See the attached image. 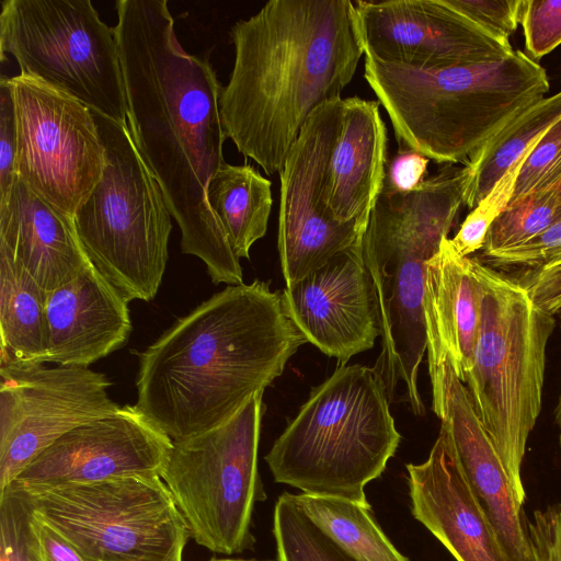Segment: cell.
<instances>
[{
	"mask_svg": "<svg viewBox=\"0 0 561 561\" xmlns=\"http://www.w3.org/2000/svg\"><path fill=\"white\" fill-rule=\"evenodd\" d=\"M282 300L306 340L341 365L374 347L381 334L378 300L362 245L286 285Z\"/></svg>",
	"mask_w": 561,
	"mask_h": 561,
	"instance_id": "cell-17",
	"label": "cell"
},
{
	"mask_svg": "<svg viewBox=\"0 0 561 561\" xmlns=\"http://www.w3.org/2000/svg\"><path fill=\"white\" fill-rule=\"evenodd\" d=\"M556 421L559 427V444L561 449V396L556 411Z\"/></svg>",
	"mask_w": 561,
	"mask_h": 561,
	"instance_id": "cell-41",
	"label": "cell"
},
{
	"mask_svg": "<svg viewBox=\"0 0 561 561\" xmlns=\"http://www.w3.org/2000/svg\"><path fill=\"white\" fill-rule=\"evenodd\" d=\"M273 535L277 561H352L317 528L288 492L275 503Z\"/></svg>",
	"mask_w": 561,
	"mask_h": 561,
	"instance_id": "cell-29",
	"label": "cell"
},
{
	"mask_svg": "<svg viewBox=\"0 0 561 561\" xmlns=\"http://www.w3.org/2000/svg\"><path fill=\"white\" fill-rule=\"evenodd\" d=\"M4 79L14 103L18 178L45 202L73 217L105 165L92 110L34 77L19 73Z\"/></svg>",
	"mask_w": 561,
	"mask_h": 561,
	"instance_id": "cell-12",
	"label": "cell"
},
{
	"mask_svg": "<svg viewBox=\"0 0 561 561\" xmlns=\"http://www.w3.org/2000/svg\"><path fill=\"white\" fill-rule=\"evenodd\" d=\"M263 392L231 419L173 442L161 474L191 537L208 550L236 554L252 549V514L266 493L257 453Z\"/></svg>",
	"mask_w": 561,
	"mask_h": 561,
	"instance_id": "cell-10",
	"label": "cell"
},
{
	"mask_svg": "<svg viewBox=\"0 0 561 561\" xmlns=\"http://www.w3.org/2000/svg\"><path fill=\"white\" fill-rule=\"evenodd\" d=\"M379 106L358 96L343 99L325 184V202L337 222L368 221L383 187L388 138Z\"/></svg>",
	"mask_w": 561,
	"mask_h": 561,
	"instance_id": "cell-21",
	"label": "cell"
},
{
	"mask_svg": "<svg viewBox=\"0 0 561 561\" xmlns=\"http://www.w3.org/2000/svg\"><path fill=\"white\" fill-rule=\"evenodd\" d=\"M433 411L455 447L465 476L513 561H533L527 524L503 461L448 356L430 368Z\"/></svg>",
	"mask_w": 561,
	"mask_h": 561,
	"instance_id": "cell-18",
	"label": "cell"
},
{
	"mask_svg": "<svg viewBox=\"0 0 561 561\" xmlns=\"http://www.w3.org/2000/svg\"><path fill=\"white\" fill-rule=\"evenodd\" d=\"M114 26L133 140L181 230V251L213 284H243L240 259L207 199L224 160L222 85L208 61L178 41L165 0H118Z\"/></svg>",
	"mask_w": 561,
	"mask_h": 561,
	"instance_id": "cell-1",
	"label": "cell"
},
{
	"mask_svg": "<svg viewBox=\"0 0 561 561\" xmlns=\"http://www.w3.org/2000/svg\"><path fill=\"white\" fill-rule=\"evenodd\" d=\"M173 440L135 404L72 428L38 454L10 483L21 488L160 476Z\"/></svg>",
	"mask_w": 561,
	"mask_h": 561,
	"instance_id": "cell-16",
	"label": "cell"
},
{
	"mask_svg": "<svg viewBox=\"0 0 561 561\" xmlns=\"http://www.w3.org/2000/svg\"><path fill=\"white\" fill-rule=\"evenodd\" d=\"M547 191H551L553 192L554 194L561 196V176L559 178V180L551 186L549 187Z\"/></svg>",
	"mask_w": 561,
	"mask_h": 561,
	"instance_id": "cell-42",
	"label": "cell"
},
{
	"mask_svg": "<svg viewBox=\"0 0 561 561\" xmlns=\"http://www.w3.org/2000/svg\"><path fill=\"white\" fill-rule=\"evenodd\" d=\"M89 367L0 365V490L72 428L121 409Z\"/></svg>",
	"mask_w": 561,
	"mask_h": 561,
	"instance_id": "cell-13",
	"label": "cell"
},
{
	"mask_svg": "<svg viewBox=\"0 0 561 561\" xmlns=\"http://www.w3.org/2000/svg\"><path fill=\"white\" fill-rule=\"evenodd\" d=\"M18 488L84 561H182L191 535L160 476Z\"/></svg>",
	"mask_w": 561,
	"mask_h": 561,
	"instance_id": "cell-9",
	"label": "cell"
},
{
	"mask_svg": "<svg viewBox=\"0 0 561 561\" xmlns=\"http://www.w3.org/2000/svg\"><path fill=\"white\" fill-rule=\"evenodd\" d=\"M32 526L42 561H84L67 538L34 513Z\"/></svg>",
	"mask_w": 561,
	"mask_h": 561,
	"instance_id": "cell-40",
	"label": "cell"
},
{
	"mask_svg": "<svg viewBox=\"0 0 561 561\" xmlns=\"http://www.w3.org/2000/svg\"><path fill=\"white\" fill-rule=\"evenodd\" d=\"M208 203L220 220L238 259L264 237L272 210L271 181L250 164L225 163L207 188Z\"/></svg>",
	"mask_w": 561,
	"mask_h": 561,
	"instance_id": "cell-25",
	"label": "cell"
},
{
	"mask_svg": "<svg viewBox=\"0 0 561 561\" xmlns=\"http://www.w3.org/2000/svg\"><path fill=\"white\" fill-rule=\"evenodd\" d=\"M486 32L508 39L520 24L523 0H447Z\"/></svg>",
	"mask_w": 561,
	"mask_h": 561,
	"instance_id": "cell-35",
	"label": "cell"
},
{
	"mask_svg": "<svg viewBox=\"0 0 561 561\" xmlns=\"http://www.w3.org/2000/svg\"><path fill=\"white\" fill-rule=\"evenodd\" d=\"M294 496L307 517L352 561H410L381 530L370 507L336 497Z\"/></svg>",
	"mask_w": 561,
	"mask_h": 561,
	"instance_id": "cell-27",
	"label": "cell"
},
{
	"mask_svg": "<svg viewBox=\"0 0 561 561\" xmlns=\"http://www.w3.org/2000/svg\"><path fill=\"white\" fill-rule=\"evenodd\" d=\"M527 530L533 561H561V504L535 511Z\"/></svg>",
	"mask_w": 561,
	"mask_h": 561,
	"instance_id": "cell-38",
	"label": "cell"
},
{
	"mask_svg": "<svg viewBox=\"0 0 561 561\" xmlns=\"http://www.w3.org/2000/svg\"><path fill=\"white\" fill-rule=\"evenodd\" d=\"M561 217V196L551 191L530 193L507 205L491 224L482 257L516 248Z\"/></svg>",
	"mask_w": 561,
	"mask_h": 561,
	"instance_id": "cell-28",
	"label": "cell"
},
{
	"mask_svg": "<svg viewBox=\"0 0 561 561\" xmlns=\"http://www.w3.org/2000/svg\"><path fill=\"white\" fill-rule=\"evenodd\" d=\"M430 159L413 149H399L387 161L382 190L407 193L419 187L426 179Z\"/></svg>",
	"mask_w": 561,
	"mask_h": 561,
	"instance_id": "cell-39",
	"label": "cell"
},
{
	"mask_svg": "<svg viewBox=\"0 0 561 561\" xmlns=\"http://www.w3.org/2000/svg\"><path fill=\"white\" fill-rule=\"evenodd\" d=\"M0 251L20 263L46 293L75 278L90 263L72 217L19 178L0 203Z\"/></svg>",
	"mask_w": 561,
	"mask_h": 561,
	"instance_id": "cell-22",
	"label": "cell"
},
{
	"mask_svg": "<svg viewBox=\"0 0 561 561\" xmlns=\"http://www.w3.org/2000/svg\"><path fill=\"white\" fill-rule=\"evenodd\" d=\"M472 260L481 286V322L472 368L465 382L525 503L520 468L541 409L546 348L554 318L537 308L507 274L477 257Z\"/></svg>",
	"mask_w": 561,
	"mask_h": 561,
	"instance_id": "cell-7",
	"label": "cell"
},
{
	"mask_svg": "<svg viewBox=\"0 0 561 561\" xmlns=\"http://www.w3.org/2000/svg\"><path fill=\"white\" fill-rule=\"evenodd\" d=\"M342 107L339 98L312 112L279 172L278 253L286 285L363 242L368 221L337 222L325 202L328 163Z\"/></svg>",
	"mask_w": 561,
	"mask_h": 561,
	"instance_id": "cell-14",
	"label": "cell"
},
{
	"mask_svg": "<svg viewBox=\"0 0 561 561\" xmlns=\"http://www.w3.org/2000/svg\"><path fill=\"white\" fill-rule=\"evenodd\" d=\"M92 112L105 165L75 229L90 262L128 301H150L165 272L172 215L128 125Z\"/></svg>",
	"mask_w": 561,
	"mask_h": 561,
	"instance_id": "cell-8",
	"label": "cell"
},
{
	"mask_svg": "<svg viewBox=\"0 0 561 561\" xmlns=\"http://www.w3.org/2000/svg\"><path fill=\"white\" fill-rule=\"evenodd\" d=\"M47 293L0 251V365L47 363Z\"/></svg>",
	"mask_w": 561,
	"mask_h": 561,
	"instance_id": "cell-24",
	"label": "cell"
},
{
	"mask_svg": "<svg viewBox=\"0 0 561 561\" xmlns=\"http://www.w3.org/2000/svg\"><path fill=\"white\" fill-rule=\"evenodd\" d=\"M211 561H255V560L213 559Z\"/></svg>",
	"mask_w": 561,
	"mask_h": 561,
	"instance_id": "cell-43",
	"label": "cell"
},
{
	"mask_svg": "<svg viewBox=\"0 0 561 561\" xmlns=\"http://www.w3.org/2000/svg\"><path fill=\"white\" fill-rule=\"evenodd\" d=\"M520 25L527 56L538 62L561 45V0H523Z\"/></svg>",
	"mask_w": 561,
	"mask_h": 561,
	"instance_id": "cell-33",
	"label": "cell"
},
{
	"mask_svg": "<svg viewBox=\"0 0 561 561\" xmlns=\"http://www.w3.org/2000/svg\"><path fill=\"white\" fill-rule=\"evenodd\" d=\"M561 176V119L538 140L518 173L510 203L547 191ZM508 203V204H510Z\"/></svg>",
	"mask_w": 561,
	"mask_h": 561,
	"instance_id": "cell-32",
	"label": "cell"
},
{
	"mask_svg": "<svg viewBox=\"0 0 561 561\" xmlns=\"http://www.w3.org/2000/svg\"><path fill=\"white\" fill-rule=\"evenodd\" d=\"M531 150L527 151L504 173L489 194L471 209L457 233L450 239L453 247L460 255L469 256L482 250L489 228L494 219L507 207L520 168Z\"/></svg>",
	"mask_w": 561,
	"mask_h": 561,
	"instance_id": "cell-31",
	"label": "cell"
},
{
	"mask_svg": "<svg viewBox=\"0 0 561 561\" xmlns=\"http://www.w3.org/2000/svg\"><path fill=\"white\" fill-rule=\"evenodd\" d=\"M1 61L127 124L123 71L114 27L90 0H3Z\"/></svg>",
	"mask_w": 561,
	"mask_h": 561,
	"instance_id": "cell-11",
	"label": "cell"
},
{
	"mask_svg": "<svg viewBox=\"0 0 561 561\" xmlns=\"http://www.w3.org/2000/svg\"><path fill=\"white\" fill-rule=\"evenodd\" d=\"M128 300L90 262L46 295L47 363L89 367L127 342Z\"/></svg>",
	"mask_w": 561,
	"mask_h": 561,
	"instance_id": "cell-20",
	"label": "cell"
},
{
	"mask_svg": "<svg viewBox=\"0 0 561 561\" xmlns=\"http://www.w3.org/2000/svg\"><path fill=\"white\" fill-rule=\"evenodd\" d=\"M364 77L400 149L467 163L491 137L546 98V69L520 49L489 64L417 69L365 56Z\"/></svg>",
	"mask_w": 561,
	"mask_h": 561,
	"instance_id": "cell-5",
	"label": "cell"
},
{
	"mask_svg": "<svg viewBox=\"0 0 561 561\" xmlns=\"http://www.w3.org/2000/svg\"><path fill=\"white\" fill-rule=\"evenodd\" d=\"M560 119L561 91L538 101L481 146L466 163L470 179L465 205L473 209L504 173Z\"/></svg>",
	"mask_w": 561,
	"mask_h": 561,
	"instance_id": "cell-26",
	"label": "cell"
},
{
	"mask_svg": "<svg viewBox=\"0 0 561 561\" xmlns=\"http://www.w3.org/2000/svg\"><path fill=\"white\" fill-rule=\"evenodd\" d=\"M219 99L226 138L265 173L280 172L304 125L341 98L365 55L351 0H271L237 21Z\"/></svg>",
	"mask_w": 561,
	"mask_h": 561,
	"instance_id": "cell-3",
	"label": "cell"
},
{
	"mask_svg": "<svg viewBox=\"0 0 561 561\" xmlns=\"http://www.w3.org/2000/svg\"><path fill=\"white\" fill-rule=\"evenodd\" d=\"M561 254V217L525 243L502 251L481 261L491 267L511 268L513 272L539 266Z\"/></svg>",
	"mask_w": 561,
	"mask_h": 561,
	"instance_id": "cell-34",
	"label": "cell"
},
{
	"mask_svg": "<svg viewBox=\"0 0 561 561\" xmlns=\"http://www.w3.org/2000/svg\"><path fill=\"white\" fill-rule=\"evenodd\" d=\"M16 126L14 103L11 90L4 79H0V203L9 197L16 180Z\"/></svg>",
	"mask_w": 561,
	"mask_h": 561,
	"instance_id": "cell-37",
	"label": "cell"
},
{
	"mask_svg": "<svg viewBox=\"0 0 561 561\" xmlns=\"http://www.w3.org/2000/svg\"><path fill=\"white\" fill-rule=\"evenodd\" d=\"M469 170L451 164L407 193L381 190L369 216L362 255L376 291L381 352L374 369L391 399L403 385L404 399L421 415L417 386L426 346V263L448 237L465 205Z\"/></svg>",
	"mask_w": 561,
	"mask_h": 561,
	"instance_id": "cell-4",
	"label": "cell"
},
{
	"mask_svg": "<svg viewBox=\"0 0 561 561\" xmlns=\"http://www.w3.org/2000/svg\"><path fill=\"white\" fill-rule=\"evenodd\" d=\"M424 314L428 368L447 356L465 382L472 368L481 322V286L473 260L444 238L426 263Z\"/></svg>",
	"mask_w": 561,
	"mask_h": 561,
	"instance_id": "cell-23",
	"label": "cell"
},
{
	"mask_svg": "<svg viewBox=\"0 0 561 561\" xmlns=\"http://www.w3.org/2000/svg\"><path fill=\"white\" fill-rule=\"evenodd\" d=\"M389 400L374 367L340 365L311 390L265 456L275 482L370 507L365 488L401 439Z\"/></svg>",
	"mask_w": 561,
	"mask_h": 561,
	"instance_id": "cell-6",
	"label": "cell"
},
{
	"mask_svg": "<svg viewBox=\"0 0 561 561\" xmlns=\"http://www.w3.org/2000/svg\"><path fill=\"white\" fill-rule=\"evenodd\" d=\"M307 342L280 291L227 285L139 353L135 405L173 442L195 436L264 392Z\"/></svg>",
	"mask_w": 561,
	"mask_h": 561,
	"instance_id": "cell-2",
	"label": "cell"
},
{
	"mask_svg": "<svg viewBox=\"0 0 561 561\" xmlns=\"http://www.w3.org/2000/svg\"><path fill=\"white\" fill-rule=\"evenodd\" d=\"M413 517L456 561H513L473 493L445 427L419 465L408 463Z\"/></svg>",
	"mask_w": 561,
	"mask_h": 561,
	"instance_id": "cell-19",
	"label": "cell"
},
{
	"mask_svg": "<svg viewBox=\"0 0 561 561\" xmlns=\"http://www.w3.org/2000/svg\"><path fill=\"white\" fill-rule=\"evenodd\" d=\"M508 276L526 291L537 308L551 316L561 312V254Z\"/></svg>",
	"mask_w": 561,
	"mask_h": 561,
	"instance_id": "cell-36",
	"label": "cell"
},
{
	"mask_svg": "<svg viewBox=\"0 0 561 561\" xmlns=\"http://www.w3.org/2000/svg\"><path fill=\"white\" fill-rule=\"evenodd\" d=\"M25 492L12 484L0 490V561H42Z\"/></svg>",
	"mask_w": 561,
	"mask_h": 561,
	"instance_id": "cell-30",
	"label": "cell"
},
{
	"mask_svg": "<svg viewBox=\"0 0 561 561\" xmlns=\"http://www.w3.org/2000/svg\"><path fill=\"white\" fill-rule=\"evenodd\" d=\"M365 56L417 69L489 64L511 56L500 38L447 0L355 1Z\"/></svg>",
	"mask_w": 561,
	"mask_h": 561,
	"instance_id": "cell-15",
	"label": "cell"
}]
</instances>
